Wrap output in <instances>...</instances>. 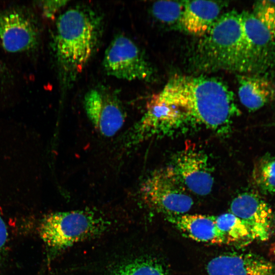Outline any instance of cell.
Segmentation results:
<instances>
[{
  "mask_svg": "<svg viewBox=\"0 0 275 275\" xmlns=\"http://www.w3.org/2000/svg\"><path fill=\"white\" fill-rule=\"evenodd\" d=\"M157 95L175 107L183 126L200 125L220 134L229 132L240 114L233 92L212 77L175 74Z\"/></svg>",
  "mask_w": 275,
  "mask_h": 275,
  "instance_id": "1",
  "label": "cell"
},
{
  "mask_svg": "<svg viewBox=\"0 0 275 275\" xmlns=\"http://www.w3.org/2000/svg\"><path fill=\"white\" fill-rule=\"evenodd\" d=\"M102 31V18L86 6L70 8L58 17L53 50L63 82H73L82 72L97 49Z\"/></svg>",
  "mask_w": 275,
  "mask_h": 275,
  "instance_id": "2",
  "label": "cell"
},
{
  "mask_svg": "<svg viewBox=\"0 0 275 275\" xmlns=\"http://www.w3.org/2000/svg\"><path fill=\"white\" fill-rule=\"evenodd\" d=\"M192 62L202 71L252 73L249 45L239 13L231 10L219 17L198 43Z\"/></svg>",
  "mask_w": 275,
  "mask_h": 275,
  "instance_id": "3",
  "label": "cell"
},
{
  "mask_svg": "<svg viewBox=\"0 0 275 275\" xmlns=\"http://www.w3.org/2000/svg\"><path fill=\"white\" fill-rule=\"evenodd\" d=\"M108 223L90 210L56 212L42 219L39 232L46 246L60 251L104 231Z\"/></svg>",
  "mask_w": 275,
  "mask_h": 275,
  "instance_id": "4",
  "label": "cell"
},
{
  "mask_svg": "<svg viewBox=\"0 0 275 275\" xmlns=\"http://www.w3.org/2000/svg\"><path fill=\"white\" fill-rule=\"evenodd\" d=\"M140 192L146 203L169 217L185 214L194 204L173 166L151 173L142 183Z\"/></svg>",
  "mask_w": 275,
  "mask_h": 275,
  "instance_id": "5",
  "label": "cell"
},
{
  "mask_svg": "<svg viewBox=\"0 0 275 275\" xmlns=\"http://www.w3.org/2000/svg\"><path fill=\"white\" fill-rule=\"evenodd\" d=\"M106 73L128 81L150 80L153 70L137 45L129 38L119 35L107 47L103 60Z\"/></svg>",
  "mask_w": 275,
  "mask_h": 275,
  "instance_id": "6",
  "label": "cell"
},
{
  "mask_svg": "<svg viewBox=\"0 0 275 275\" xmlns=\"http://www.w3.org/2000/svg\"><path fill=\"white\" fill-rule=\"evenodd\" d=\"M38 26L33 15L23 9L13 8L0 12V45L9 52H22L37 48Z\"/></svg>",
  "mask_w": 275,
  "mask_h": 275,
  "instance_id": "7",
  "label": "cell"
},
{
  "mask_svg": "<svg viewBox=\"0 0 275 275\" xmlns=\"http://www.w3.org/2000/svg\"><path fill=\"white\" fill-rule=\"evenodd\" d=\"M86 115L95 129L106 137L114 136L123 126L125 113L114 93L102 88L89 90L84 98Z\"/></svg>",
  "mask_w": 275,
  "mask_h": 275,
  "instance_id": "8",
  "label": "cell"
},
{
  "mask_svg": "<svg viewBox=\"0 0 275 275\" xmlns=\"http://www.w3.org/2000/svg\"><path fill=\"white\" fill-rule=\"evenodd\" d=\"M239 14L249 45L252 73L268 75L275 68V38L252 12Z\"/></svg>",
  "mask_w": 275,
  "mask_h": 275,
  "instance_id": "9",
  "label": "cell"
},
{
  "mask_svg": "<svg viewBox=\"0 0 275 275\" xmlns=\"http://www.w3.org/2000/svg\"><path fill=\"white\" fill-rule=\"evenodd\" d=\"M230 211L245 224L253 240L266 241L275 230L272 209L255 194L246 192L238 195L231 203Z\"/></svg>",
  "mask_w": 275,
  "mask_h": 275,
  "instance_id": "10",
  "label": "cell"
},
{
  "mask_svg": "<svg viewBox=\"0 0 275 275\" xmlns=\"http://www.w3.org/2000/svg\"><path fill=\"white\" fill-rule=\"evenodd\" d=\"M208 161L203 152L186 148L177 155L173 167L185 186L197 195L205 196L210 193L213 184Z\"/></svg>",
  "mask_w": 275,
  "mask_h": 275,
  "instance_id": "11",
  "label": "cell"
},
{
  "mask_svg": "<svg viewBox=\"0 0 275 275\" xmlns=\"http://www.w3.org/2000/svg\"><path fill=\"white\" fill-rule=\"evenodd\" d=\"M208 275H275V263L251 254H225L206 266Z\"/></svg>",
  "mask_w": 275,
  "mask_h": 275,
  "instance_id": "12",
  "label": "cell"
},
{
  "mask_svg": "<svg viewBox=\"0 0 275 275\" xmlns=\"http://www.w3.org/2000/svg\"><path fill=\"white\" fill-rule=\"evenodd\" d=\"M227 4L221 1H184L180 26L191 35L202 37L217 20Z\"/></svg>",
  "mask_w": 275,
  "mask_h": 275,
  "instance_id": "13",
  "label": "cell"
},
{
  "mask_svg": "<svg viewBox=\"0 0 275 275\" xmlns=\"http://www.w3.org/2000/svg\"><path fill=\"white\" fill-rule=\"evenodd\" d=\"M238 94L249 111H257L275 99V84L266 76L239 75Z\"/></svg>",
  "mask_w": 275,
  "mask_h": 275,
  "instance_id": "14",
  "label": "cell"
},
{
  "mask_svg": "<svg viewBox=\"0 0 275 275\" xmlns=\"http://www.w3.org/2000/svg\"><path fill=\"white\" fill-rule=\"evenodd\" d=\"M168 219L195 240L210 243H226L217 227L214 216L184 214L169 217Z\"/></svg>",
  "mask_w": 275,
  "mask_h": 275,
  "instance_id": "15",
  "label": "cell"
},
{
  "mask_svg": "<svg viewBox=\"0 0 275 275\" xmlns=\"http://www.w3.org/2000/svg\"><path fill=\"white\" fill-rule=\"evenodd\" d=\"M215 222L226 243L252 240L245 224L233 213H225L215 216Z\"/></svg>",
  "mask_w": 275,
  "mask_h": 275,
  "instance_id": "16",
  "label": "cell"
},
{
  "mask_svg": "<svg viewBox=\"0 0 275 275\" xmlns=\"http://www.w3.org/2000/svg\"><path fill=\"white\" fill-rule=\"evenodd\" d=\"M253 178L261 191L274 194L275 157L269 154L262 156L254 167Z\"/></svg>",
  "mask_w": 275,
  "mask_h": 275,
  "instance_id": "17",
  "label": "cell"
},
{
  "mask_svg": "<svg viewBox=\"0 0 275 275\" xmlns=\"http://www.w3.org/2000/svg\"><path fill=\"white\" fill-rule=\"evenodd\" d=\"M111 275H168L161 264L147 259L132 261L120 266Z\"/></svg>",
  "mask_w": 275,
  "mask_h": 275,
  "instance_id": "18",
  "label": "cell"
},
{
  "mask_svg": "<svg viewBox=\"0 0 275 275\" xmlns=\"http://www.w3.org/2000/svg\"><path fill=\"white\" fill-rule=\"evenodd\" d=\"M184 9V1H160L152 6L153 15L160 22L168 24H179Z\"/></svg>",
  "mask_w": 275,
  "mask_h": 275,
  "instance_id": "19",
  "label": "cell"
},
{
  "mask_svg": "<svg viewBox=\"0 0 275 275\" xmlns=\"http://www.w3.org/2000/svg\"><path fill=\"white\" fill-rule=\"evenodd\" d=\"M252 13L275 38V1H257Z\"/></svg>",
  "mask_w": 275,
  "mask_h": 275,
  "instance_id": "20",
  "label": "cell"
},
{
  "mask_svg": "<svg viewBox=\"0 0 275 275\" xmlns=\"http://www.w3.org/2000/svg\"><path fill=\"white\" fill-rule=\"evenodd\" d=\"M66 1H45L41 2V7L45 16L50 18L53 16L61 8L66 5Z\"/></svg>",
  "mask_w": 275,
  "mask_h": 275,
  "instance_id": "21",
  "label": "cell"
},
{
  "mask_svg": "<svg viewBox=\"0 0 275 275\" xmlns=\"http://www.w3.org/2000/svg\"><path fill=\"white\" fill-rule=\"evenodd\" d=\"M8 233L5 221L0 215V253L5 248L8 241Z\"/></svg>",
  "mask_w": 275,
  "mask_h": 275,
  "instance_id": "22",
  "label": "cell"
}]
</instances>
